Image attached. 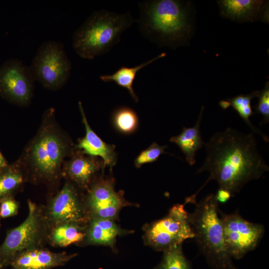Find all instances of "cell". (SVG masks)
I'll list each match as a JSON object with an SVG mask.
<instances>
[{
  "label": "cell",
  "instance_id": "cell-1",
  "mask_svg": "<svg viewBox=\"0 0 269 269\" xmlns=\"http://www.w3.org/2000/svg\"><path fill=\"white\" fill-rule=\"evenodd\" d=\"M207 156L197 173L207 171L210 176L201 188L211 180L232 196L248 182L261 177L269 170L259 153L254 133H242L231 128L215 134L205 143Z\"/></svg>",
  "mask_w": 269,
  "mask_h": 269
},
{
  "label": "cell",
  "instance_id": "cell-2",
  "mask_svg": "<svg viewBox=\"0 0 269 269\" xmlns=\"http://www.w3.org/2000/svg\"><path fill=\"white\" fill-rule=\"evenodd\" d=\"M75 150L70 138L58 125L54 109L50 108L18 161L38 177L50 180L58 176L64 159Z\"/></svg>",
  "mask_w": 269,
  "mask_h": 269
},
{
  "label": "cell",
  "instance_id": "cell-3",
  "mask_svg": "<svg viewBox=\"0 0 269 269\" xmlns=\"http://www.w3.org/2000/svg\"><path fill=\"white\" fill-rule=\"evenodd\" d=\"M137 20L141 34L159 45L176 47L188 38L191 30L187 6L176 0L139 2Z\"/></svg>",
  "mask_w": 269,
  "mask_h": 269
},
{
  "label": "cell",
  "instance_id": "cell-4",
  "mask_svg": "<svg viewBox=\"0 0 269 269\" xmlns=\"http://www.w3.org/2000/svg\"><path fill=\"white\" fill-rule=\"evenodd\" d=\"M188 213L190 224L196 244L208 264L214 269H238L227 250L223 226L219 213V203L215 194H209Z\"/></svg>",
  "mask_w": 269,
  "mask_h": 269
},
{
  "label": "cell",
  "instance_id": "cell-5",
  "mask_svg": "<svg viewBox=\"0 0 269 269\" xmlns=\"http://www.w3.org/2000/svg\"><path fill=\"white\" fill-rule=\"evenodd\" d=\"M134 21L129 12L96 10L74 32L73 47L82 58L93 59L109 51Z\"/></svg>",
  "mask_w": 269,
  "mask_h": 269
},
{
  "label": "cell",
  "instance_id": "cell-6",
  "mask_svg": "<svg viewBox=\"0 0 269 269\" xmlns=\"http://www.w3.org/2000/svg\"><path fill=\"white\" fill-rule=\"evenodd\" d=\"M71 67L63 43L50 40L40 45L29 67L35 81L46 88L57 90L67 82Z\"/></svg>",
  "mask_w": 269,
  "mask_h": 269
},
{
  "label": "cell",
  "instance_id": "cell-7",
  "mask_svg": "<svg viewBox=\"0 0 269 269\" xmlns=\"http://www.w3.org/2000/svg\"><path fill=\"white\" fill-rule=\"evenodd\" d=\"M145 236L151 246L163 251L182 244L187 239H194V234L184 205L177 204L172 206L165 216L147 228Z\"/></svg>",
  "mask_w": 269,
  "mask_h": 269
},
{
  "label": "cell",
  "instance_id": "cell-8",
  "mask_svg": "<svg viewBox=\"0 0 269 269\" xmlns=\"http://www.w3.org/2000/svg\"><path fill=\"white\" fill-rule=\"evenodd\" d=\"M219 213L225 245L232 258L241 259L256 248L265 233L264 225L246 220L238 211L226 214L219 209Z\"/></svg>",
  "mask_w": 269,
  "mask_h": 269
},
{
  "label": "cell",
  "instance_id": "cell-9",
  "mask_svg": "<svg viewBox=\"0 0 269 269\" xmlns=\"http://www.w3.org/2000/svg\"><path fill=\"white\" fill-rule=\"evenodd\" d=\"M28 213L25 220L8 232L0 246V268L9 266L18 254L36 248L41 239L42 223L36 205L28 201Z\"/></svg>",
  "mask_w": 269,
  "mask_h": 269
},
{
  "label": "cell",
  "instance_id": "cell-10",
  "mask_svg": "<svg viewBox=\"0 0 269 269\" xmlns=\"http://www.w3.org/2000/svg\"><path fill=\"white\" fill-rule=\"evenodd\" d=\"M34 81L29 67L18 59H8L0 66V95L10 103L28 105Z\"/></svg>",
  "mask_w": 269,
  "mask_h": 269
},
{
  "label": "cell",
  "instance_id": "cell-11",
  "mask_svg": "<svg viewBox=\"0 0 269 269\" xmlns=\"http://www.w3.org/2000/svg\"><path fill=\"white\" fill-rule=\"evenodd\" d=\"M87 203L94 218H114L123 206V194L116 192L112 177H101L92 184Z\"/></svg>",
  "mask_w": 269,
  "mask_h": 269
},
{
  "label": "cell",
  "instance_id": "cell-12",
  "mask_svg": "<svg viewBox=\"0 0 269 269\" xmlns=\"http://www.w3.org/2000/svg\"><path fill=\"white\" fill-rule=\"evenodd\" d=\"M48 215L57 225L65 223L78 225L84 219V213L76 190L66 183L50 202Z\"/></svg>",
  "mask_w": 269,
  "mask_h": 269
},
{
  "label": "cell",
  "instance_id": "cell-13",
  "mask_svg": "<svg viewBox=\"0 0 269 269\" xmlns=\"http://www.w3.org/2000/svg\"><path fill=\"white\" fill-rule=\"evenodd\" d=\"M70 157L63 162V173L81 188H88L95 175L105 168L102 159L86 155L76 149Z\"/></svg>",
  "mask_w": 269,
  "mask_h": 269
},
{
  "label": "cell",
  "instance_id": "cell-14",
  "mask_svg": "<svg viewBox=\"0 0 269 269\" xmlns=\"http://www.w3.org/2000/svg\"><path fill=\"white\" fill-rule=\"evenodd\" d=\"M78 105L85 129V135L79 140L75 146V149L86 155L100 157L105 167L109 166L112 168L116 164L118 159L115 145L105 142L93 131L88 123L81 102H79Z\"/></svg>",
  "mask_w": 269,
  "mask_h": 269
},
{
  "label": "cell",
  "instance_id": "cell-15",
  "mask_svg": "<svg viewBox=\"0 0 269 269\" xmlns=\"http://www.w3.org/2000/svg\"><path fill=\"white\" fill-rule=\"evenodd\" d=\"M74 256L35 248L18 254L9 266L12 269H50L65 265Z\"/></svg>",
  "mask_w": 269,
  "mask_h": 269
},
{
  "label": "cell",
  "instance_id": "cell-16",
  "mask_svg": "<svg viewBox=\"0 0 269 269\" xmlns=\"http://www.w3.org/2000/svg\"><path fill=\"white\" fill-rule=\"evenodd\" d=\"M221 14L238 22L253 21L258 17L264 3L261 0H222L218 1Z\"/></svg>",
  "mask_w": 269,
  "mask_h": 269
},
{
  "label": "cell",
  "instance_id": "cell-17",
  "mask_svg": "<svg viewBox=\"0 0 269 269\" xmlns=\"http://www.w3.org/2000/svg\"><path fill=\"white\" fill-rule=\"evenodd\" d=\"M204 108L202 106L198 120L193 127H184L180 134L172 136L169 140L179 146L185 154L186 160L190 165H193L196 163V152L205 144L202 139L200 130Z\"/></svg>",
  "mask_w": 269,
  "mask_h": 269
},
{
  "label": "cell",
  "instance_id": "cell-18",
  "mask_svg": "<svg viewBox=\"0 0 269 269\" xmlns=\"http://www.w3.org/2000/svg\"><path fill=\"white\" fill-rule=\"evenodd\" d=\"M165 55V53H162L152 59L133 67L122 66L112 74L103 75L100 76V78L105 82H114L119 86L126 89L134 101L138 102V98L133 88V83L137 73L142 68Z\"/></svg>",
  "mask_w": 269,
  "mask_h": 269
},
{
  "label": "cell",
  "instance_id": "cell-19",
  "mask_svg": "<svg viewBox=\"0 0 269 269\" xmlns=\"http://www.w3.org/2000/svg\"><path fill=\"white\" fill-rule=\"evenodd\" d=\"M119 232V228L112 219L94 218L86 235L90 244L112 246Z\"/></svg>",
  "mask_w": 269,
  "mask_h": 269
},
{
  "label": "cell",
  "instance_id": "cell-20",
  "mask_svg": "<svg viewBox=\"0 0 269 269\" xmlns=\"http://www.w3.org/2000/svg\"><path fill=\"white\" fill-rule=\"evenodd\" d=\"M259 91L253 92L248 94H241L231 98H226L230 106H232L238 113L240 117L246 122L252 131V133L260 134L266 142H269V137L256 128L250 120L251 116L255 113L253 112L251 103L252 100L257 97Z\"/></svg>",
  "mask_w": 269,
  "mask_h": 269
},
{
  "label": "cell",
  "instance_id": "cell-21",
  "mask_svg": "<svg viewBox=\"0 0 269 269\" xmlns=\"http://www.w3.org/2000/svg\"><path fill=\"white\" fill-rule=\"evenodd\" d=\"M22 168L18 160L15 163L0 169V200L9 196L22 183Z\"/></svg>",
  "mask_w": 269,
  "mask_h": 269
},
{
  "label": "cell",
  "instance_id": "cell-22",
  "mask_svg": "<svg viewBox=\"0 0 269 269\" xmlns=\"http://www.w3.org/2000/svg\"><path fill=\"white\" fill-rule=\"evenodd\" d=\"M112 122L115 129L125 134L134 133L138 126L136 113L133 109L127 106L119 107L114 112Z\"/></svg>",
  "mask_w": 269,
  "mask_h": 269
},
{
  "label": "cell",
  "instance_id": "cell-23",
  "mask_svg": "<svg viewBox=\"0 0 269 269\" xmlns=\"http://www.w3.org/2000/svg\"><path fill=\"white\" fill-rule=\"evenodd\" d=\"M85 234L78 225L65 223L57 225L52 232L51 238L54 244L66 247L82 241Z\"/></svg>",
  "mask_w": 269,
  "mask_h": 269
},
{
  "label": "cell",
  "instance_id": "cell-24",
  "mask_svg": "<svg viewBox=\"0 0 269 269\" xmlns=\"http://www.w3.org/2000/svg\"><path fill=\"white\" fill-rule=\"evenodd\" d=\"M156 269H191L182 251V244L173 246L164 251L162 261Z\"/></svg>",
  "mask_w": 269,
  "mask_h": 269
},
{
  "label": "cell",
  "instance_id": "cell-25",
  "mask_svg": "<svg viewBox=\"0 0 269 269\" xmlns=\"http://www.w3.org/2000/svg\"><path fill=\"white\" fill-rule=\"evenodd\" d=\"M166 147L167 145H160L156 142H153L135 158L134 161L135 166L139 168L143 164L156 161L161 154L167 153L164 150Z\"/></svg>",
  "mask_w": 269,
  "mask_h": 269
},
{
  "label": "cell",
  "instance_id": "cell-26",
  "mask_svg": "<svg viewBox=\"0 0 269 269\" xmlns=\"http://www.w3.org/2000/svg\"><path fill=\"white\" fill-rule=\"evenodd\" d=\"M257 97L259 102L254 108L256 113H259L264 117L263 121L261 124H267L269 122V83L266 82L262 91H259Z\"/></svg>",
  "mask_w": 269,
  "mask_h": 269
},
{
  "label": "cell",
  "instance_id": "cell-27",
  "mask_svg": "<svg viewBox=\"0 0 269 269\" xmlns=\"http://www.w3.org/2000/svg\"><path fill=\"white\" fill-rule=\"evenodd\" d=\"M18 205L9 196L0 200V217L3 218L12 216L17 213Z\"/></svg>",
  "mask_w": 269,
  "mask_h": 269
},
{
  "label": "cell",
  "instance_id": "cell-28",
  "mask_svg": "<svg viewBox=\"0 0 269 269\" xmlns=\"http://www.w3.org/2000/svg\"><path fill=\"white\" fill-rule=\"evenodd\" d=\"M216 200L218 203H225L232 196L231 192L225 189L219 188L215 194Z\"/></svg>",
  "mask_w": 269,
  "mask_h": 269
},
{
  "label": "cell",
  "instance_id": "cell-29",
  "mask_svg": "<svg viewBox=\"0 0 269 269\" xmlns=\"http://www.w3.org/2000/svg\"><path fill=\"white\" fill-rule=\"evenodd\" d=\"M8 165L7 162L0 151V169Z\"/></svg>",
  "mask_w": 269,
  "mask_h": 269
},
{
  "label": "cell",
  "instance_id": "cell-30",
  "mask_svg": "<svg viewBox=\"0 0 269 269\" xmlns=\"http://www.w3.org/2000/svg\"><path fill=\"white\" fill-rule=\"evenodd\" d=\"M219 105L224 109H226V108H228L230 106L229 103L227 100L221 101L219 102Z\"/></svg>",
  "mask_w": 269,
  "mask_h": 269
},
{
  "label": "cell",
  "instance_id": "cell-31",
  "mask_svg": "<svg viewBox=\"0 0 269 269\" xmlns=\"http://www.w3.org/2000/svg\"></svg>",
  "mask_w": 269,
  "mask_h": 269
},
{
  "label": "cell",
  "instance_id": "cell-32",
  "mask_svg": "<svg viewBox=\"0 0 269 269\" xmlns=\"http://www.w3.org/2000/svg\"></svg>",
  "mask_w": 269,
  "mask_h": 269
}]
</instances>
